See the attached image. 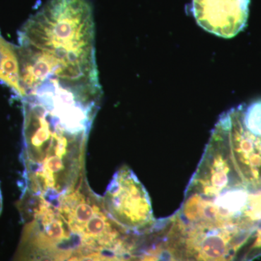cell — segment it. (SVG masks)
I'll use <instances>...</instances> for the list:
<instances>
[{"label":"cell","mask_w":261,"mask_h":261,"mask_svg":"<svg viewBox=\"0 0 261 261\" xmlns=\"http://www.w3.org/2000/svg\"><path fill=\"white\" fill-rule=\"evenodd\" d=\"M18 43L23 98L53 86L101 99L95 24L87 0H48L23 24Z\"/></svg>","instance_id":"obj_1"},{"label":"cell","mask_w":261,"mask_h":261,"mask_svg":"<svg viewBox=\"0 0 261 261\" xmlns=\"http://www.w3.org/2000/svg\"><path fill=\"white\" fill-rule=\"evenodd\" d=\"M98 105L61 89L23 98L25 188L56 206L83 180L87 139Z\"/></svg>","instance_id":"obj_2"},{"label":"cell","mask_w":261,"mask_h":261,"mask_svg":"<svg viewBox=\"0 0 261 261\" xmlns=\"http://www.w3.org/2000/svg\"><path fill=\"white\" fill-rule=\"evenodd\" d=\"M82 181L73 191L63 196L56 206L70 233L78 237L86 249L121 255L129 253L123 238L126 231L111 219L102 200Z\"/></svg>","instance_id":"obj_3"},{"label":"cell","mask_w":261,"mask_h":261,"mask_svg":"<svg viewBox=\"0 0 261 261\" xmlns=\"http://www.w3.org/2000/svg\"><path fill=\"white\" fill-rule=\"evenodd\" d=\"M102 201L108 216L126 232L151 230L157 224L147 190L127 166L115 173Z\"/></svg>","instance_id":"obj_4"},{"label":"cell","mask_w":261,"mask_h":261,"mask_svg":"<svg viewBox=\"0 0 261 261\" xmlns=\"http://www.w3.org/2000/svg\"><path fill=\"white\" fill-rule=\"evenodd\" d=\"M216 125L242 181L250 188L260 190L261 136L254 135L244 124L243 105L223 113Z\"/></svg>","instance_id":"obj_5"},{"label":"cell","mask_w":261,"mask_h":261,"mask_svg":"<svg viewBox=\"0 0 261 261\" xmlns=\"http://www.w3.org/2000/svg\"><path fill=\"white\" fill-rule=\"evenodd\" d=\"M250 0H192L196 22L206 32L231 39L246 27Z\"/></svg>","instance_id":"obj_6"},{"label":"cell","mask_w":261,"mask_h":261,"mask_svg":"<svg viewBox=\"0 0 261 261\" xmlns=\"http://www.w3.org/2000/svg\"><path fill=\"white\" fill-rule=\"evenodd\" d=\"M243 120L247 129L254 135L261 136V100L249 106L243 104Z\"/></svg>","instance_id":"obj_7"},{"label":"cell","mask_w":261,"mask_h":261,"mask_svg":"<svg viewBox=\"0 0 261 261\" xmlns=\"http://www.w3.org/2000/svg\"><path fill=\"white\" fill-rule=\"evenodd\" d=\"M140 261H165L163 259L162 250H157L153 253L146 255Z\"/></svg>","instance_id":"obj_8"},{"label":"cell","mask_w":261,"mask_h":261,"mask_svg":"<svg viewBox=\"0 0 261 261\" xmlns=\"http://www.w3.org/2000/svg\"><path fill=\"white\" fill-rule=\"evenodd\" d=\"M253 248H261V226L257 228L256 240L254 243Z\"/></svg>","instance_id":"obj_9"},{"label":"cell","mask_w":261,"mask_h":261,"mask_svg":"<svg viewBox=\"0 0 261 261\" xmlns=\"http://www.w3.org/2000/svg\"><path fill=\"white\" fill-rule=\"evenodd\" d=\"M3 195H2L1 189H0V215L2 214V211H3Z\"/></svg>","instance_id":"obj_10"},{"label":"cell","mask_w":261,"mask_h":261,"mask_svg":"<svg viewBox=\"0 0 261 261\" xmlns=\"http://www.w3.org/2000/svg\"><path fill=\"white\" fill-rule=\"evenodd\" d=\"M66 261H80L79 260L78 257H77L76 255H70L68 259H67Z\"/></svg>","instance_id":"obj_11"},{"label":"cell","mask_w":261,"mask_h":261,"mask_svg":"<svg viewBox=\"0 0 261 261\" xmlns=\"http://www.w3.org/2000/svg\"><path fill=\"white\" fill-rule=\"evenodd\" d=\"M168 261H176L174 258H173V257L171 255H170L169 259H168Z\"/></svg>","instance_id":"obj_12"}]
</instances>
